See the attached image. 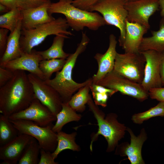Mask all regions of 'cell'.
Segmentation results:
<instances>
[{"mask_svg":"<svg viewBox=\"0 0 164 164\" xmlns=\"http://www.w3.org/2000/svg\"><path fill=\"white\" fill-rule=\"evenodd\" d=\"M35 98L25 71H14L12 78L0 87V112L8 117L28 107Z\"/></svg>","mask_w":164,"mask_h":164,"instance_id":"6da1fadb","label":"cell"},{"mask_svg":"<svg viewBox=\"0 0 164 164\" xmlns=\"http://www.w3.org/2000/svg\"><path fill=\"white\" fill-rule=\"evenodd\" d=\"M90 39L86 32H82L80 42L77 44L75 51L66 59L62 69L56 72L52 79L44 80L53 87L59 94L63 102H68L73 94L80 88L92 82V78L82 83H77L72 78V71L79 56L87 48Z\"/></svg>","mask_w":164,"mask_h":164,"instance_id":"7a4b0ae2","label":"cell"},{"mask_svg":"<svg viewBox=\"0 0 164 164\" xmlns=\"http://www.w3.org/2000/svg\"><path fill=\"white\" fill-rule=\"evenodd\" d=\"M67 1H60L51 3L48 12L50 15L57 13L63 15L69 27L76 31L83 30L87 28L96 31L106 25L102 16L98 13L78 8Z\"/></svg>","mask_w":164,"mask_h":164,"instance_id":"3957f363","label":"cell"},{"mask_svg":"<svg viewBox=\"0 0 164 164\" xmlns=\"http://www.w3.org/2000/svg\"><path fill=\"white\" fill-rule=\"evenodd\" d=\"M87 104L97 121L98 127L97 132L93 135L91 141L90 146L91 151H92L93 143L100 135L104 137L108 142L107 151H113L118 142L123 137L126 130V127L118 121L115 114L110 113L105 117L104 113L95 104L91 97Z\"/></svg>","mask_w":164,"mask_h":164,"instance_id":"277c9868","label":"cell"},{"mask_svg":"<svg viewBox=\"0 0 164 164\" xmlns=\"http://www.w3.org/2000/svg\"><path fill=\"white\" fill-rule=\"evenodd\" d=\"M69 27L66 19L60 17L32 29H22L19 41L20 50L22 52L30 53L34 47L42 43L48 36L73 35L68 30Z\"/></svg>","mask_w":164,"mask_h":164,"instance_id":"5b68a950","label":"cell"},{"mask_svg":"<svg viewBox=\"0 0 164 164\" xmlns=\"http://www.w3.org/2000/svg\"><path fill=\"white\" fill-rule=\"evenodd\" d=\"M126 2L125 0H99L89 11L100 13L106 24L115 26L119 29L120 46L125 36V22L128 15L125 7Z\"/></svg>","mask_w":164,"mask_h":164,"instance_id":"8992f818","label":"cell"},{"mask_svg":"<svg viewBox=\"0 0 164 164\" xmlns=\"http://www.w3.org/2000/svg\"><path fill=\"white\" fill-rule=\"evenodd\" d=\"M10 120L18 130L19 134H26L35 138L40 149L51 152L56 149L57 144V133L52 129L53 124L43 127L29 120Z\"/></svg>","mask_w":164,"mask_h":164,"instance_id":"52a82bcc","label":"cell"},{"mask_svg":"<svg viewBox=\"0 0 164 164\" xmlns=\"http://www.w3.org/2000/svg\"><path fill=\"white\" fill-rule=\"evenodd\" d=\"M145 60L143 54L138 53H117L113 70L123 76L141 84L144 76Z\"/></svg>","mask_w":164,"mask_h":164,"instance_id":"ba28073f","label":"cell"},{"mask_svg":"<svg viewBox=\"0 0 164 164\" xmlns=\"http://www.w3.org/2000/svg\"><path fill=\"white\" fill-rule=\"evenodd\" d=\"M95 84L116 90L141 101L146 100L149 96V92L141 84L123 76L114 70Z\"/></svg>","mask_w":164,"mask_h":164,"instance_id":"9c48e42d","label":"cell"},{"mask_svg":"<svg viewBox=\"0 0 164 164\" xmlns=\"http://www.w3.org/2000/svg\"><path fill=\"white\" fill-rule=\"evenodd\" d=\"M35 97L47 107L55 116L60 111L63 103L58 93L51 86L36 75L28 74Z\"/></svg>","mask_w":164,"mask_h":164,"instance_id":"30bf717a","label":"cell"},{"mask_svg":"<svg viewBox=\"0 0 164 164\" xmlns=\"http://www.w3.org/2000/svg\"><path fill=\"white\" fill-rule=\"evenodd\" d=\"M9 118L10 120L31 121L43 127L52 125L56 120V116L36 97L28 107L12 114Z\"/></svg>","mask_w":164,"mask_h":164,"instance_id":"8fae6325","label":"cell"},{"mask_svg":"<svg viewBox=\"0 0 164 164\" xmlns=\"http://www.w3.org/2000/svg\"><path fill=\"white\" fill-rule=\"evenodd\" d=\"M125 7L128 12L126 19L144 26L148 29L150 17L159 8L158 0H137L126 2Z\"/></svg>","mask_w":164,"mask_h":164,"instance_id":"7c38bea8","label":"cell"},{"mask_svg":"<svg viewBox=\"0 0 164 164\" xmlns=\"http://www.w3.org/2000/svg\"><path fill=\"white\" fill-rule=\"evenodd\" d=\"M141 52L145 60L142 86L148 92L151 89L162 87L160 64L163 52L149 50Z\"/></svg>","mask_w":164,"mask_h":164,"instance_id":"4fadbf2b","label":"cell"},{"mask_svg":"<svg viewBox=\"0 0 164 164\" xmlns=\"http://www.w3.org/2000/svg\"><path fill=\"white\" fill-rule=\"evenodd\" d=\"M25 134H19L7 144L0 146L1 164H16L25 149L33 138Z\"/></svg>","mask_w":164,"mask_h":164,"instance_id":"5bb4252c","label":"cell"},{"mask_svg":"<svg viewBox=\"0 0 164 164\" xmlns=\"http://www.w3.org/2000/svg\"><path fill=\"white\" fill-rule=\"evenodd\" d=\"M43 60L37 51L32 50L30 53L22 52L19 57L8 62L3 67L12 71H26L45 80L44 76L39 67V63Z\"/></svg>","mask_w":164,"mask_h":164,"instance_id":"9a60e30c","label":"cell"},{"mask_svg":"<svg viewBox=\"0 0 164 164\" xmlns=\"http://www.w3.org/2000/svg\"><path fill=\"white\" fill-rule=\"evenodd\" d=\"M117 41L115 36L111 34L109 36V45L106 52L103 54L97 53L94 58L98 66L97 71L92 78V83L96 84L109 73L113 70L117 53L116 47Z\"/></svg>","mask_w":164,"mask_h":164,"instance_id":"2e32d148","label":"cell"},{"mask_svg":"<svg viewBox=\"0 0 164 164\" xmlns=\"http://www.w3.org/2000/svg\"><path fill=\"white\" fill-rule=\"evenodd\" d=\"M51 3H46L35 8L20 10L22 29H32L40 25L55 19L48 12Z\"/></svg>","mask_w":164,"mask_h":164,"instance_id":"e0dca14e","label":"cell"},{"mask_svg":"<svg viewBox=\"0 0 164 164\" xmlns=\"http://www.w3.org/2000/svg\"><path fill=\"white\" fill-rule=\"evenodd\" d=\"M125 36L120 46L125 52L138 53L144 35L149 29L139 23L128 21L125 22Z\"/></svg>","mask_w":164,"mask_h":164,"instance_id":"ac0fdd59","label":"cell"},{"mask_svg":"<svg viewBox=\"0 0 164 164\" xmlns=\"http://www.w3.org/2000/svg\"><path fill=\"white\" fill-rule=\"evenodd\" d=\"M128 131L131 136V142L129 144L123 149V155H126L132 164H144L142 154L141 150L144 142L146 139V135L144 129L140 135L136 136L132 130L128 128Z\"/></svg>","mask_w":164,"mask_h":164,"instance_id":"d6986e66","label":"cell"},{"mask_svg":"<svg viewBox=\"0 0 164 164\" xmlns=\"http://www.w3.org/2000/svg\"><path fill=\"white\" fill-rule=\"evenodd\" d=\"M22 29L21 20L14 31L10 32L8 36L6 50L0 58V67H4L8 62L21 56L22 51L20 47L19 41Z\"/></svg>","mask_w":164,"mask_h":164,"instance_id":"ffe728a7","label":"cell"},{"mask_svg":"<svg viewBox=\"0 0 164 164\" xmlns=\"http://www.w3.org/2000/svg\"><path fill=\"white\" fill-rule=\"evenodd\" d=\"M152 36L143 37L140 45V52L152 50L164 51V17L160 20L159 29L151 31Z\"/></svg>","mask_w":164,"mask_h":164,"instance_id":"44dd1931","label":"cell"},{"mask_svg":"<svg viewBox=\"0 0 164 164\" xmlns=\"http://www.w3.org/2000/svg\"><path fill=\"white\" fill-rule=\"evenodd\" d=\"M55 124L53 125L52 129L57 133L61 131L63 126L72 121H78L82 117L81 115L78 114L69 104L68 102H63L62 108L56 115Z\"/></svg>","mask_w":164,"mask_h":164,"instance_id":"7402d4cb","label":"cell"},{"mask_svg":"<svg viewBox=\"0 0 164 164\" xmlns=\"http://www.w3.org/2000/svg\"><path fill=\"white\" fill-rule=\"evenodd\" d=\"M68 36L61 34L54 37L52 44L48 49L43 51H37L43 60L54 59H66L70 54L65 52L63 50L64 39L69 38Z\"/></svg>","mask_w":164,"mask_h":164,"instance_id":"603a6c76","label":"cell"},{"mask_svg":"<svg viewBox=\"0 0 164 164\" xmlns=\"http://www.w3.org/2000/svg\"><path fill=\"white\" fill-rule=\"evenodd\" d=\"M76 132L67 134L61 131L57 133V145L55 150L52 152V155L55 159L62 151L70 149L73 151L79 152L80 148L75 142Z\"/></svg>","mask_w":164,"mask_h":164,"instance_id":"cb8c5ba5","label":"cell"},{"mask_svg":"<svg viewBox=\"0 0 164 164\" xmlns=\"http://www.w3.org/2000/svg\"><path fill=\"white\" fill-rule=\"evenodd\" d=\"M91 84L80 88L68 102L69 105L76 111L82 112L85 110V105L91 97L89 93Z\"/></svg>","mask_w":164,"mask_h":164,"instance_id":"d4e9b609","label":"cell"},{"mask_svg":"<svg viewBox=\"0 0 164 164\" xmlns=\"http://www.w3.org/2000/svg\"><path fill=\"white\" fill-rule=\"evenodd\" d=\"M19 135L17 129L10 121L9 117L0 115V146L14 138Z\"/></svg>","mask_w":164,"mask_h":164,"instance_id":"484cf974","label":"cell"},{"mask_svg":"<svg viewBox=\"0 0 164 164\" xmlns=\"http://www.w3.org/2000/svg\"><path fill=\"white\" fill-rule=\"evenodd\" d=\"M40 147L37 141L33 138L25 149L19 164H38Z\"/></svg>","mask_w":164,"mask_h":164,"instance_id":"4316f807","label":"cell"},{"mask_svg":"<svg viewBox=\"0 0 164 164\" xmlns=\"http://www.w3.org/2000/svg\"><path fill=\"white\" fill-rule=\"evenodd\" d=\"M21 19L20 10L17 7H15L0 15V27L7 29L10 31V32H12Z\"/></svg>","mask_w":164,"mask_h":164,"instance_id":"83f0119b","label":"cell"},{"mask_svg":"<svg viewBox=\"0 0 164 164\" xmlns=\"http://www.w3.org/2000/svg\"><path fill=\"white\" fill-rule=\"evenodd\" d=\"M66 61V59H65L42 60L39 63V67L44 76L45 80L50 79L54 73L60 71L63 67Z\"/></svg>","mask_w":164,"mask_h":164,"instance_id":"f1b7e54d","label":"cell"},{"mask_svg":"<svg viewBox=\"0 0 164 164\" xmlns=\"http://www.w3.org/2000/svg\"><path fill=\"white\" fill-rule=\"evenodd\" d=\"M159 116L164 117L163 102H160L155 106L145 112L134 114L132 120L135 123L140 124L150 118Z\"/></svg>","mask_w":164,"mask_h":164,"instance_id":"f546056e","label":"cell"},{"mask_svg":"<svg viewBox=\"0 0 164 164\" xmlns=\"http://www.w3.org/2000/svg\"><path fill=\"white\" fill-rule=\"evenodd\" d=\"M91 92L94 101L96 105L103 107L107 106L108 97H111L108 89L103 86H100L95 91Z\"/></svg>","mask_w":164,"mask_h":164,"instance_id":"4dcf8cb0","label":"cell"},{"mask_svg":"<svg viewBox=\"0 0 164 164\" xmlns=\"http://www.w3.org/2000/svg\"><path fill=\"white\" fill-rule=\"evenodd\" d=\"M51 3L50 0H18L17 7L20 10L37 7Z\"/></svg>","mask_w":164,"mask_h":164,"instance_id":"1f68e13d","label":"cell"},{"mask_svg":"<svg viewBox=\"0 0 164 164\" xmlns=\"http://www.w3.org/2000/svg\"><path fill=\"white\" fill-rule=\"evenodd\" d=\"M40 159L38 164H58V162L55 161L52 155V152L40 149Z\"/></svg>","mask_w":164,"mask_h":164,"instance_id":"d6a6232c","label":"cell"},{"mask_svg":"<svg viewBox=\"0 0 164 164\" xmlns=\"http://www.w3.org/2000/svg\"><path fill=\"white\" fill-rule=\"evenodd\" d=\"M99 0H73L72 4L79 9L89 11L91 7Z\"/></svg>","mask_w":164,"mask_h":164,"instance_id":"836d02e7","label":"cell"},{"mask_svg":"<svg viewBox=\"0 0 164 164\" xmlns=\"http://www.w3.org/2000/svg\"><path fill=\"white\" fill-rule=\"evenodd\" d=\"M9 31L5 28L0 29V58L4 54L6 48Z\"/></svg>","mask_w":164,"mask_h":164,"instance_id":"e575fe53","label":"cell"},{"mask_svg":"<svg viewBox=\"0 0 164 164\" xmlns=\"http://www.w3.org/2000/svg\"><path fill=\"white\" fill-rule=\"evenodd\" d=\"M14 71L0 67V87L2 86L12 77Z\"/></svg>","mask_w":164,"mask_h":164,"instance_id":"d590c367","label":"cell"},{"mask_svg":"<svg viewBox=\"0 0 164 164\" xmlns=\"http://www.w3.org/2000/svg\"><path fill=\"white\" fill-rule=\"evenodd\" d=\"M149 95L152 99L164 102V87L153 88L149 91Z\"/></svg>","mask_w":164,"mask_h":164,"instance_id":"8d00e7d4","label":"cell"},{"mask_svg":"<svg viewBox=\"0 0 164 164\" xmlns=\"http://www.w3.org/2000/svg\"><path fill=\"white\" fill-rule=\"evenodd\" d=\"M18 0H0V3L6 6L10 10L17 7Z\"/></svg>","mask_w":164,"mask_h":164,"instance_id":"74e56055","label":"cell"},{"mask_svg":"<svg viewBox=\"0 0 164 164\" xmlns=\"http://www.w3.org/2000/svg\"><path fill=\"white\" fill-rule=\"evenodd\" d=\"M160 73L162 86H164V51L160 64Z\"/></svg>","mask_w":164,"mask_h":164,"instance_id":"f35d334b","label":"cell"},{"mask_svg":"<svg viewBox=\"0 0 164 164\" xmlns=\"http://www.w3.org/2000/svg\"><path fill=\"white\" fill-rule=\"evenodd\" d=\"M158 1L160 9V15L162 17H164V0H158Z\"/></svg>","mask_w":164,"mask_h":164,"instance_id":"ab89813d","label":"cell"},{"mask_svg":"<svg viewBox=\"0 0 164 164\" xmlns=\"http://www.w3.org/2000/svg\"><path fill=\"white\" fill-rule=\"evenodd\" d=\"M10 11L6 6L0 3V13L7 12Z\"/></svg>","mask_w":164,"mask_h":164,"instance_id":"60d3db41","label":"cell"},{"mask_svg":"<svg viewBox=\"0 0 164 164\" xmlns=\"http://www.w3.org/2000/svg\"><path fill=\"white\" fill-rule=\"evenodd\" d=\"M60 1H69L72 2V1L73 0H59Z\"/></svg>","mask_w":164,"mask_h":164,"instance_id":"b9f144b4","label":"cell"},{"mask_svg":"<svg viewBox=\"0 0 164 164\" xmlns=\"http://www.w3.org/2000/svg\"><path fill=\"white\" fill-rule=\"evenodd\" d=\"M126 2L135 1L137 0H125Z\"/></svg>","mask_w":164,"mask_h":164,"instance_id":"7bdbcfd3","label":"cell"}]
</instances>
